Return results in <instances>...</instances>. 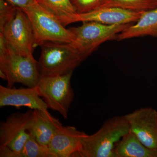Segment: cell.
I'll list each match as a JSON object with an SVG mask.
<instances>
[{"instance_id":"obj_1","label":"cell","mask_w":157,"mask_h":157,"mask_svg":"<svg viewBox=\"0 0 157 157\" xmlns=\"http://www.w3.org/2000/svg\"><path fill=\"white\" fill-rule=\"evenodd\" d=\"M129 132L124 116L109 118L97 132L83 137L76 157H116V144Z\"/></svg>"},{"instance_id":"obj_2","label":"cell","mask_w":157,"mask_h":157,"mask_svg":"<svg viewBox=\"0 0 157 157\" xmlns=\"http://www.w3.org/2000/svg\"><path fill=\"white\" fill-rule=\"evenodd\" d=\"M39 61L41 76H58L73 72L85 59L72 43H42Z\"/></svg>"},{"instance_id":"obj_3","label":"cell","mask_w":157,"mask_h":157,"mask_svg":"<svg viewBox=\"0 0 157 157\" xmlns=\"http://www.w3.org/2000/svg\"><path fill=\"white\" fill-rule=\"evenodd\" d=\"M30 21L33 31L35 46L47 42L73 43L74 36L49 11L37 2L21 9Z\"/></svg>"},{"instance_id":"obj_4","label":"cell","mask_w":157,"mask_h":157,"mask_svg":"<svg viewBox=\"0 0 157 157\" xmlns=\"http://www.w3.org/2000/svg\"><path fill=\"white\" fill-rule=\"evenodd\" d=\"M77 27L69 28L74 36L73 44L85 58L89 56L102 43L116 39L118 35L131 25L104 24L96 21H82Z\"/></svg>"},{"instance_id":"obj_5","label":"cell","mask_w":157,"mask_h":157,"mask_svg":"<svg viewBox=\"0 0 157 157\" xmlns=\"http://www.w3.org/2000/svg\"><path fill=\"white\" fill-rule=\"evenodd\" d=\"M73 72L58 76H41L36 86L48 108L58 112L64 119L68 117L74 98L71 84Z\"/></svg>"},{"instance_id":"obj_6","label":"cell","mask_w":157,"mask_h":157,"mask_svg":"<svg viewBox=\"0 0 157 157\" xmlns=\"http://www.w3.org/2000/svg\"><path fill=\"white\" fill-rule=\"evenodd\" d=\"M0 71L6 74L8 87L11 88L17 83L36 87L41 77L39 63L33 56L21 55L9 46L7 57L0 61Z\"/></svg>"},{"instance_id":"obj_7","label":"cell","mask_w":157,"mask_h":157,"mask_svg":"<svg viewBox=\"0 0 157 157\" xmlns=\"http://www.w3.org/2000/svg\"><path fill=\"white\" fill-rule=\"evenodd\" d=\"M1 33L12 50L24 56H33V31L29 19L21 8H17L15 16Z\"/></svg>"},{"instance_id":"obj_8","label":"cell","mask_w":157,"mask_h":157,"mask_svg":"<svg viewBox=\"0 0 157 157\" xmlns=\"http://www.w3.org/2000/svg\"><path fill=\"white\" fill-rule=\"evenodd\" d=\"M33 109L25 113H14L6 121L0 124V143L16 152L21 157L20 152L30 134L29 126Z\"/></svg>"},{"instance_id":"obj_9","label":"cell","mask_w":157,"mask_h":157,"mask_svg":"<svg viewBox=\"0 0 157 157\" xmlns=\"http://www.w3.org/2000/svg\"><path fill=\"white\" fill-rule=\"evenodd\" d=\"M132 132L149 148L157 150V111L141 107L124 115Z\"/></svg>"},{"instance_id":"obj_10","label":"cell","mask_w":157,"mask_h":157,"mask_svg":"<svg viewBox=\"0 0 157 157\" xmlns=\"http://www.w3.org/2000/svg\"><path fill=\"white\" fill-rule=\"evenodd\" d=\"M7 106L48 111V106L39 95L36 87L16 89L0 86V107Z\"/></svg>"},{"instance_id":"obj_11","label":"cell","mask_w":157,"mask_h":157,"mask_svg":"<svg viewBox=\"0 0 157 157\" xmlns=\"http://www.w3.org/2000/svg\"><path fill=\"white\" fill-rule=\"evenodd\" d=\"M86 135L75 127L62 126L55 133L48 146L55 157H76L82 139Z\"/></svg>"},{"instance_id":"obj_12","label":"cell","mask_w":157,"mask_h":157,"mask_svg":"<svg viewBox=\"0 0 157 157\" xmlns=\"http://www.w3.org/2000/svg\"><path fill=\"white\" fill-rule=\"evenodd\" d=\"M143 12L117 7H101L87 13H78L76 22L93 21L109 25L128 24L137 21Z\"/></svg>"},{"instance_id":"obj_13","label":"cell","mask_w":157,"mask_h":157,"mask_svg":"<svg viewBox=\"0 0 157 157\" xmlns=\"http://www.w3.org/2000/svg\"><path fill=\"white\" fill-rule=\"evenodd\" d=\"M62 126L59 120L48 111L35 109L28 132L39 143L48 146L55 133Z\"/></svg>"},{"instance_id":"obj_14","label":"cell","mask_w":157,"mask_h":157,"mask_svg":"<svg viewBox=\"0 0 157 157\" xmlns=\"http://www.w3.org/2000/svg\"><path fill=\"white\" fill-rule=\"evenodd\" d=\"M151 36L157 38V7L144 11L134 25H130L125 30L118 35L116 40Z\"/></svg>"},{"instance_id":"obj_15","label":"cell","mask_w":157,"mask_h":157,"mask_svg":"<svg viewBox=\"0 0 157 157\" xmlns=\"http://www.w3.org/2000/svg\"><path fill=\"white\" fill-rule=\"evenodd\" d=\"M116 157H157V150L147 147L130 132L116 144Z\"/></svg>"},{"instance_id":"obj_16","label":"cell","mask_w":157,"mask_h":157,"mask_svg":"<svg viewBox=\"0 0 157 157\" xmlns=\"http://www.w3.org/2000/svg\"><path fill=\"white\" fill-rule=\"evenodd\" d=\"M64 26L76 22L78 13L70 0H36Z\"/></svg>"},{"instance_id":"obj_17","label":"cell","mask_w":157,"mask_h":157,"mask_svg":"<svg viewBox=\"0 0 157 157\" xmlns=\"http://www.w3.org/2000/svg\"><path fill=\"white\" fill-rule=\"evenodd\" d=\"M117 7L136 11L154 9L157 5L151 0H107L104 7Z\"/></svg>"},{"instance_id":"obj_18","label":"cell","mask_w":157,"mask_h":157,"mask_svg":"<svg viewBox=\"0 0 157 157\" xmlns=\"http://www.w3.org/2000/svg\"><path fill=\"white\" fill-rule=\"evenodd\" d=\"M21 157H55L47 145L39 143L32 135L24 145Z\"/></svg>"},{"instance_id":"obj_19","label":"cell","mask_w":157,"mask_h":157,"mask_svg":"<svg viewBox=\"0 0 157 157\" xmlns=\"http://www.w3.org/2000/svg\"><path fill=\"white\" fill-rule=\"evenodd\" d=\"M78 14H83L103 7L107 0H70Z\"/></svg>"},{"instance_id":"obj_20","label":"cell","mask_w":157,"mask_h":157,"mask_svg":"<svg viewBox=\"0 0 157 157\" xmlns=\"http://www.w3.org/2000/svg\"><path fill=\"white\" fill-rule=\"evenodd\" d=\"M17 8L6 0H0V33L2 32L5 26L13 19Z\"/></svg>"},{"instance_id":"obj_21","label":"cell","mask_w":157,"mask_h":157,"mask_svg":"<svg viewBox=\"0 0 157 157\" xmlns=\"http://www.w3.org/2000/svg\"><path fill=\"white\" fill-rule=\"evenodd\" d=\"M13 6L23 9L33 5L36 2V0H6Z\"/></svg>"},{"instance_id":"obj_22","label":"cell","mask_w":157,"mask_h":157,"mask_svg":"<svg viewBox=\"0 0 157 157\" xmlns=\"http://www.w3.org/2000/svg\"><path fill=\"white\" fill-rule=\"evenodd\" d=\"M0 157H20L19 154L16 152L7 147L1 145H0Z\"/></svg>"},{"instance_id":"obj_23","label":"cell","mask_w":157,"mask_h":157,"mask_svg":"<svg viewBox=\"0 0 157 157\" xmlns=\"http://www.w3.org/2000/svg\"><path fill=\"white\" fill-rule=\"evenodd\" d=\"M151 1H152L153 2H154L155 4H156L157 5V0H151Z\"/></svg>"}]
</instances>
